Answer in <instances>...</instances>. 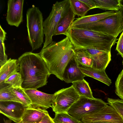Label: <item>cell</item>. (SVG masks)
Listing matches in <instances>:
<instances>
[{
  "label": "cell",
  "mask_w": 123,
  "mask_h": 123,
  "mask_svg": "<svg viewBox=\"0 0 123 123\" xmlns=\"http://www.w3.org/2000/svg\"><path fill=\"white\" fill-rule=\"evenodd\" d=\"M93 0L95 3L96 8L117 12L119 10L120 6V0Z\"/></svg>",
  "instance_id": "7402d4cb"
},
{
  "label": "cell",
  "mask_w": 123,
  "mask_h": 123,
  "mask_svg": "<svg viewBox=\"0 0 123 123\" xmlns=\"http://www.w3.org/2000/svg\"><path fill=\"white\" fill-rule=\"evenodd\" d=\"M93 59L92 67L99 70H105L111 60V52L94 49H85Z\"/></svg>",
  "instance_id": "5bb4252c"
},
{
  "label": "cell",
  "mask_w": 123,
  "mask_h": 123,
  "mask_svg": "<svg viewBox=\"0 0 123 123\" xmlns=\"http://www.w3.org/2000/svg\"><path fill=\"white\" fill-rule=\"evenodd\" d=\"M122 63H123V61Z\"/></svg>",
  "instance_id": "f35d334b"
},
{
  "label": "cell",
  "mask_w": 123,
  "mask_h": 123,
  "mask_svg": "<svg viewBox=\"0 0 123 123\" xmlns=\"http://www.w3.org/2000/svg\"><path fill=\"white\" fill-rule=\"evenodd\" d=\"M119 11L121 13L123 19V6L121 5V4Z\"/></svg>",
  "instance_id": "e575fe53"
},
{
  "label": "cell",
  "mask_w": 123,
  "mask_h": 123,
  "mask_svg": "<svg viewBox=\"0 0 123 123\" xmlns=\"http://www.w3.org/2000/svg\"><path fill=\"white\" fill-rule=\"evenodd\" d=\"M82 72L86 76H89L99 80L109 86L111 80L107 75L105 70L97 69L92 67L79 66Z\"/></svg>",
  "instance_id": "e0dca14e"
},
{
  "label": "cell",
  "mask_w": 123,
  "mask_h": 123,
  "mask_svg": "<svg viewBox=\"0 0 123 123\" xmlns=\"http://www.w3.org/2000/svg\"><path fill=\"white\" fill-rule=\"evenodd\" d=\"M90 9L96 8L95 3L93 0H81Z\"/></svg>",
  "instance_id": "1f68e13d"
},
{
  "label": "cell",
  "mask_w": 123,
  "mask_h": 123,
  "mask_svg": "<svg viewBox=\"0 0 123 123\" xmlns=\"http://www.w3.org/2000/svg\"><path fill=\"white\" fill-rule=\"evenodd\" d=\"M81 121V123H111L106 122H92L88 123H84Z\"/></svg>",
  "instance_id": "d590c367"
},
{
  "label": "cell",
  "mask_w": 123,
  "mask_h": 123,
  "mask_svg": "<svg viewBox=\"0 0 123 123\" xmlns=\"http://www.w3.org/2000/svg\"><path fill=\"white\" fill-rule=\"evenodd\" d=\"M107 104L100 99H92L80 96L67 112L80 121L86 115L101 110Z\"/></svg>",
  "instance_id": "52a82bcc"
},
{
  "label": "cell",
  "mask_w": 123,
  "mask_h": 123,
  "mask_svg": "<svg viewBox=\"0 0 123 123\" xmlns=\"http://www.w3.org/2000/svg\"><path fill=\"white\" fill-rule=\"evenodd\" d=\"M75 15L70 5L58 23L54 35L60 34L66 35L69 28L74 21Z\"/></svg>",
  "instance_id": "2e32d148"
},
{
  "label": "cell",
  "mask_w": 123,
  "mask_h": 123,
  "mask_svg": "<svg viewBox=\"0 0 123 123\" xmlns=\"http://www.w3.org/2000/svg\"><path fill=\"white\" fill-rule=\"evenodd\" d=\"M72 83L75 90L80 96L92 99L94 98L88 83L84 79Z\"/></svg>",
  "instance_id": "ffe728a7"
},
{
  "label": "cell",
  "mask_w": 123,
  "mask_h": 123,
  "mask_svg": "<svg viewBox=\"0 0 123 123\" xmlns=\"http://www.w3.org/2000/svg\"><path fill=\"white\" fill-rule=\"evenodd\" d=\"M4 83L9 84L13 88H18L22 87L23 80L20 74L17 72L7 78Z\"/></svg>",
  "instance_id": "4316f807"
},
{
  "label": "cell",
  "mask_w": 123,
  "mask_h": 123,
  "mask_svg": "<svg viewBox=\"0 0 123 123\" xmlns=\"http://www.w3.org/2000/svg\"><path fill=\"white\" fill-rule=\"evenodd\" d=\"M3 120L4 123H12V120L10 119L6 120L4 118Z\"/></svg>",
  "instance_id": "8d00e7d4"
},
{
  "label": "cell",
  "mask_w": 123,
  "mask_h": 123,
  "mask_svg": "<svg viewBox=\"0 0 123 123\" xmlns=\"http://www.w3.org/2000/svg\"><path fill=\"white\" fill-rule=\"evenodd\" d=\"M24 89L31 102L32 107H40L47 109L55 103V95L47 94L35 89Z\"/></svg>",
  "instance_id": "30bf717a"
},
{
  "label": "cell",
  "mask_w": 123,
  "mask_h": 123,
  "mask_svg": "<svg viewBox=\"0 0 123 123\" xmlns=\"http://www.w3.org/2000/svg\"><path fill=\"white\" fill-rule=\"evenodd\" d=\"M55 93V103L52 108L55 113L67 112L80 97L72 85L68 87L62 89Z\"/></svg>",
  "instance_id": "ba28073f"
},
{
  "label": "cell",
  "mask_w": 123,
  "mask_h": 123,
  "mask_svg": "<svg viewBox=\"0 0 123 123\" xmlns=\"http://www.w3.org/2000/svg\"><path fill=\"white\" fill-rule=\"evenodd\" d=\"M24 0H9L7 1L6 20L9 25L18 27L23 21Z\"/></svg>",
  "instance_id": "7c38bea8"
},
{
  "label": "cell",
  "mask_w": 123,
  "mask_h": 123,
  "mask_svg": "<svg viewBox=\"0 0 123 123\" xmlns=\"http://www.w3.org/2000/svg\"><path fill=\"white\" fill-rule=\"evenodd\" d=\"M75 56L79 66L92 67L93 59L91 55L86 49L75 50Z\"/></svg>",
  "instance_id": "44dd1931"
},
{
  "label": "cell",
  "mask_w": 123,
  "mask_h": 123,
  "mask_svg": "<svg viewBox=\"0 0 123 123\" xmlns=\"http://www.w3.org/2000/svg\"><path fill=\"white\" fill-rule=\"evenodd\" d=\"M70 6L75 15L80 17L85 16L90 9L81 0H69Z\"/></svg>",
  "instance_id": "603a6c76"
},
{
  "label": "cell",
  "mask_w": 123,
  "mask_h": 123,
  "mask_svg": "<svg viewBox=\"0 0 123 123\" xmlns=\"http://www.w3.org/2000/svg\"><path fill=\"white\" fill-rule=\"evenodd\" d=\"M0 40V65L1 66L4 64L8 59L7 56L5 53L6 49L4 42Z\"/></svg>",
  "instance_id": "f546056e"
},
{
  "label": "cell",
  "mask_w": 123,
  "mask_h": 123,
  "mask_svg": "<svg viewBox=\"0 0 123 123\" xmlns=\"http://www.w3.org/2000/svg\"><path fill=\"white\" fill-rule=\"evenodd\" d=\"M86 76L80 69L75 55L70 60L64 70L63 80L67 83L81 80Z\"/></svg>",
  "instance_id": "4fadbf2b"
},
{
  "label": "cell",
  "mask_w": 123,
  "mask_h": 123,
  "mask_svg": "<svg viewBox=\"0 0 123 123\" xmlns=\"http://www.w3.org/2000/svg\"><path fill=\"white\" fill-rule=\"evenodd\" d=\"M12 90L14 94L26 108L31 107V101L23 89L22 87L13 88Z\"/></svg>",
  "instance_id": "484cf974"
},
{
  "label": "cell",
  "mask_w": 123,
  "mask_h": 123,
  "mask_svg": "<svg viewBox=\"0 0 123 123\" xmlns=\"http://www.w3.org/2000/svg\"><path fill=\"white\" fill-rule=\"evenodd\" d=\"M88 123L102 122L123 123V120L117 111L110 105H106L101 110L86 115L80 121Z\"/></svg>",
  "instance_id": "9c48e42d"
},
{
  "label": "cell",
  "mask_w": 123,
  "mask_h": 123,
  "mask_svg": "<svg viewBox=\"0 0 123 123\" xmlns=\"http://www.w3.org/2000/svg\"><path fill=\"white\" fill-rule=\"evenodd\" d=\"M107 101V104L115 109L123 120V100L108 98Z\"/></svg>",
  "instance_id": "83f0119b"
},
{
  "label": "cell",
  "mask_w": 123,
  "mask_h": 123,
  "mask_svg": "<svg viewBox=\"0 0 123 123\" xmlns=\"http://www.w3.org/2000/svg\"><path fill=\"white\" fill-rule=\"evenodd\" d=\"M19 123H27L21 122ZM38 123H55L53 118L49 115V113L47 114L42 120Z\"/></svg>",
  "instance_id": "d6a6232c"
},
{
  "label": "cell",
  "mask_w": 123,
  "mask_h": 123,
  "mask_svg": "<svg viewBox=\"0 0 123 123\" xmlns=\"http://www.w3.org/2000/svg\"><path fill=\"white\" fill-rule=\"evenodd\" d=\"M75 50L69 38L67 37L60 41H53L39 53L45 62L50 74L63 80L65 69L74 55Z\"/></svg>",
  "instance_id": "7a4b0ae2"
},
{
  "label": "cell",
  "mask_w": 123,
  "mask_h": 123,
  "mask_svg": "<svg viewBox=\"0 0 123 123\" xmlns=\"http://www.w3.org/2000/svg\"><path fill=\"white\" fill-rule=\"evenodd\" d=\"M120 1L121 5L123 6V0H120Z\"/></svg>",
  "instance_id": "74e56055"
},
{
  "label": "cell",
  "mask_w": 123,
  "mask_h": 123,
  "mask_svg": "<svg viewBox=\"0 0 123 123\" xmlns=\"http://www.w3.org/2000/svg\"><path fill=\"white\" fill-rule=\"evenodd\" d=\"M70 5L69 0L57 1L53 5L49 16L43 22L45 38L43 48L53 41L52 37L54 35L56 27Z\"/></svg>",
  "instance_id": "8992f818"
},
{
  "label": "cell",
  "mask_w": 123,
  "mask_h": 123,
  "mask_svg": "<svg viewBox=\"0 0 123 123\" xmlns=\"http://www.w3.org/2000/svg\"><path fill=\"white\" fill-rule=\"evenodd\" d=\"M116 50L123 57V31L121 34L117 43Z\"/></svg>",
  "instance_id": "4dcf8cb0"
},
{
  "label": "cell",
  "mask_w": 123,
  "mask_h": 123,
  "mask_svg": "<svg viewBox=\"0 0 123 123\" xmlns=\"http://www.w3.org/2000/svg\"><path fill=\"white\" fill-rule=\"evenodd\" d=\"M73 27L93 31L117 38L123 31V19L119 10L98 21Z\"/></svg>",
  "instance_id": "5b68a950"
},
{
  "label": "cell",
  "mask_w": 123,
  "mask_h": 123,
  "mask_svg": "<svg viewBox=\"0 0 123 123\" xmlns=\"http://www.w3.org/2000/svg\"><path fill=\"white\" fill-rule=\"evenodd\" d=\"M12 89L11 86H9L0 89V101H12L22 103L14 93Z\"/></svg>",
  "instance_id": "cb8c5ba5"
},
{
  "label": "cell",
  "mask_w": 123,
  "mask_h": 123,
  "mask_svg": "<svg viewBox=\"0 0 123 123\" xmlns=\"http://www.w3.org/2000/svg\"><path fill=\"white\" fill-rule=\"evenodd\" d=\"M66 36L69 39L75 50L94 49L111 52L117 38L87 29L70 27Z\"/></svg>",
  "instance_id": "3957f363"
},
{
  "label": "cell",
  "mask_w": 123,
  "mask_h": 123,
  "mask_svg": "<svg viewBox=\"0 0 123 123\" xmlns=\"http://www.w3.org/2000/svg\"><path fill=\"white\" fill-rule=\"evenodd\" d=\"M115 87L116 94L123 100V69L117 77L115 82Z\"/></svg>",
  "instance_id": "f1b7e54d"
},
{
  "label": "cell",
  "mask_w": 123,
  "mask_h": 123,
  "mask_svg": "<svg viewBox=\"0 0 123 123\" xmlns=\"http://www.w3.org/2000/svg\"><path fill=\"white\" fill-rule=\"evenodd\" d=\"M19 67L18 60L8 59L0 69V84L4 82L5 80L12 74L19 71Z\"/></svg>",
  "instance_id": "ac0fdd59"
},
{
  "label": "cell",
  "mask_w": 123,
  "mask_h": 123,
  "mask_svg": "<svg viewBox=\"0 0 123 123\" xmlns=\"http://www.w3.org/2000/svg\"><path fill=\"white\" fill-rule=\"evenodd\" d=\"M46 110L40 107L26 108L21 122L27 123H38L48 113Z\"/></svg>",
  "instance_id": "9a60e30c"
},
{
  "label": "cell",
  "mask_w": 123,
  "mask_h": 123,
  "mask_svg": "<svg viewBox=\"0 0 123 123\" xmlns=\"http://www.w3.org/2000/svg\"><path fill=\"white\" fill-rule=\"evenodd\" d=\"M26 14L28 39L33 51L41 47L43 43V14L39 9L33 5L28 9Z\"/></svg>",
  "instance_id": "277c9868"
},
{
  "label": "cell",
  "mask_w": 123,
  "mask_h": 123,
  "mask_svg": "<svg viewBox=\"0 0 123 123\" xmlns=\"http://www.w3.org/2000/svg\"><path fill=\"white\" fill-rule=\"evenodd\" d=\"M17 60L23 80L22 88L37 89L46 85L51 74L39 53L26 52Z\"/></svg>",
  "instance_id": "6da1fadb"
},
{
  "label": "cell",
  "mask_w": 123,
  "mask_h": 123,
  "mask_svg": "<svg viewBox=\"0 0 123 123\" xmlns=\"http://www.w3.org/2000/svg\"><path fill=\"white\" fill-rule=\"evenodd\" d=\"M53 119L55 123H81L80 121L67 112L55 113Z\"/></svg>",
  "instance_id": "d4e9b609"
},
{
  "label": "cell",
  "mask_w": 123,
  "mask_h": 123,
  "mask_svg": "<svg viewBox=\"0 0 123 123\" xmlns=\"http://www.w3.org/2000/svg\"><path fill=\"white\" fill-rule=\"evenodd\" d=\"M6 33L0 25V40L4 41L6 39Z\"/></svg>",
  "instance_id": "836d02e7"
},
{
  "label": "cell",
  "mask_w": 123,
  "mask_h": 123,
  "mask_svg": "<svg viewBox=\"0 0 123 123\" xmlns=\"http://www.w3.org/2000/svg\"><path fill=\"white\" fill-rule=\"evenodd\" d=\"M114 11H111L93 15L85 16L76 19L72 24L71 27L75 26L90 24L99 21L115 13Z\"/></svg>",
  "instance_id": "d6986e66"
},
{
  "label": "cell",
  "mask_w": 123,
  "mask_h": 123,
  "mask_svg": "<svg viewBox=\"0 0 123 123\" xmlns=\"http://www.w3.org/2000/svg\"><path fill=\"white\" fill-rule=\"evenodd\" d=\"M25 108L18 102L0 101V113L16 123L21 122Z\"/></svg>",
  "instance_id": "8fae6325"
}]
</instances>
